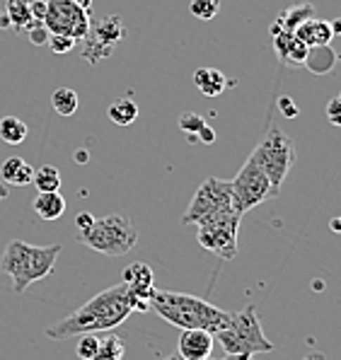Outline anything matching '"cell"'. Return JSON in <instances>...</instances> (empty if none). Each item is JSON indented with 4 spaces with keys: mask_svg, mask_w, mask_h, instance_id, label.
Masks as SVG:
<instances>
[{
    "mask_svg": "<svg viewBox=\"0 0 341 360\" xmlns=\"http://www.w3.org/2000/svg\"><path fill=\"white\" fill-rule=\"evenodd\" d=\"M213 336H216L218 343L223 346L225 356L255 358V356H259V353L274 351V343L264 336L259 314H257V309L252 307V304L242 309V312H233L230 324Z\"/></svg>",
    "mask_w": 341,
    "mask_h": 360,
    "instance_id": "277c9868",
    "label": "cell"
},
{
    "mask_svg": "<svg viewBox=\"0 0 341 360\" xmlns=\"http://www.w3.org/2000/svg\"><path fill=\"white\" fill-rule=\"evenodd\" d=\"M27 133H30V129H27V124L22 119H18V116H3V119H0V138H3L8 146H20V143H25Z\"/></svg>",
    "mask_w": 341,
    "mask_h": 360,
    "instance_id": "44dd1931",
    "label": "cell"
},
{
    "mask_svg": "<svg viewBox=\"0 0 341 360\" xmlns=\"http://www.w3.org/2000/svg\"><path fill=\"white\" fill-rule=\"evenodd\" d=\"M194 85L199 87L203 97H218L223 95L230 82L225 80V75L218 68H199L194 73Z\"/></svg>",
    "mask_w": 341,
    "mask_h": 360,
    "instance_id": "ac0fdd59",
    "label": "cell"
},
{
    "mask_svg": "<svg viewBox=\"0 0 341 360\" xmlns=\"http://www.w3.org/2000/svg\"><path fill=\"white\" fill-rule=\"evenodd\" d=\"M27 34H30V41L32 44H37V46H46V41H49V34L51 32L44 27V22H34V25L27 30Z\"/></svg>",
    "mask_w": 341,
    "mask_h": 360,
    "instance_id": "f546056e",
    "label": "cell"
},
{
    "mask_svg": "<svg viewBox=\"0 0 341 360\" xmlns=\"http://www.w3.org/2000/svg\"><path fill=\"white\" fill-rule=\"evenodd\" d=\"M276 198V191L271 189V181L264 174V169L255 162L252 158H247V162L242 165L233 181H230V203L240 215H245L247 210L257 208L259 203Z\"/></svg>",
    "mask_w": 341,
    "mask_h": 360,
    "instance_id": "ba28073f",
    "label": "cell"
},
{
    "mask_svg": "<svg viewBox=\"0 0 341 360\" xmlns=\"http://www.w3.org/2000/svg\"><path fill=\"white\" fill-rule=\"evenodd\" d=\"M121 283L129 288V297H131V307L134 312H148L150 309V300L155 288V274L148 264L136 262L131 266H126L124 276H121Z\"/></svg>",
    "mask_w": 341,
    "mask_h": 360,
    "instance_id": "7c38bea8",
    "label": "cell"
},
{
    "mask_svg": "<svg viewBox=\"0 0 341 360\" xmlns=\"http://www.w3.org/2000/svg\"><path fill=\"white\" fill-rule=\"evenodd\" d=\"M92 220H95V215L87 213V210H82V213L78 215V218H75V230H78V235H80V232H85L87 228H90Z\"/></svg>",
    "mask_w": 341,
    "mask_h": 360,
    "instance_id": "836d02e7",
    "label": "cell"
},
{
    "mask_svg": "<svg viewBox=\"0 0 341 360\" xmlns=\"http://www.w3.org/2000/svg\"><path fill=\"white\" fill-rule=\"evenodd\" d=\"M5 196H8V191H5V189H3V184H0V201H3Z\"/></svg>",
    "mask_w": 341,
    "mask_h": 360,
    "instance_id": "7bdbcfd3",
    "label": "cell"
},
{
    "mask_svg": "<svg viewBox=\"0 0 341 360\" xmlns=\"http://www.w3.org/2000/svg\"><path fill=\"white\" fill-rule=\"evenodd\" d=\"M5 15H8V20H10V27H15V30H25L27 32L32 25H34L30 0H8Z\"/></svg>",
    "mask_w": 341,
    "mask_h": 360,
    "instance_id": "ffe728a7",
    "label": "cell"
},
{
    "mask_svg": "<svg viewBox=\"0 0 341 360\" xmlns=\"http://www.w3.org/2000/svg\"><path fill=\"white\" fill-rule=\"evenodd\" d=\"M250 158L264 169V174L271 181V189L278 196L285 176H288V172L295 165V148L290 143V138L278 129H269Z\"/></svg>",
    "mask_w": 341,
    "mask_h": 360,
    "instance_id": "52a82bcc",
    "label": "cell"
},
{
    "mask_svg": "<svg viewBox=\"0 0 341 360\" xmlns=\"http://www.w3.org/2000/svg\"><path fill=\"white\" fill-rule=\"evenodd\" d=\"M0 27H10V20H8V15H5V13H0Z\"/></svg>",
    "mask_w": 341,
    "mask_h": 360,
    "instance_id": "ab89813d",
    "label": "cell"
},
{
    "mask_svg": "<svg viewBox=\"0 0 341 360\" xmlns=\"http://www.w3.org/2000/svg\"><path fill=\"white\" fill-rule=\"evenodd\" d=\"M199 141H203V143H213V141H216V133H213V129L208 124L199 131Z\"/></svg>",
    "mask_w": 341,
    "mask_h": 360,
    "instance_id": "e575fe53",
    "label": "cell"
},
{
    "mask_svg": "<svg viewBox=\"0 0 341 360\" xmlns=\"http://www.w3.org/2000/svg\"><path fill=\"white\" fill-rule=\"evenodd\" d=\"M78 104H80V99L75 95V90H70V87H56V90L51 92V107L58 116H73L78 112Z\"/></svg>",
    "mask_w": 341,
    "mask_h": 360,
    "instance_id": "7402d4cb",
    "label": "cell"
},
{
    "mask_svg": "<svg viewBox=\"0 0 341 360\" xmlns=\"http://www.w3.org/2000/svg\"><path fill=\"white\" fill-rule=\"evenodd\" d=\"M90 10L80 8L75 0H46L44 27L51 34H65L80 44L90 32Z\"/></svg>",
    "mask_w": 341,
    "mask_h": 360,
    "instance_id": "9c48e42d",
    "label": "cell"
},
{
    "mask_svg": "<svg viewBox=\"0 0 341 360\" xmlns=\"http://www.w3.org/2000/svg\"><path fill=\"white\" fill-rule=\"evenodd\" d=\"M75 39L65 37V34H49V41L46 46L51 49V53H58V56H63V53H70L75 49Z\"/></svg>",
    "mask_w": 341,
    "mask_h": 360,
    "instance_id": "83f0119b",
    "label": "cell"
},
{
    "mask_svg": "<svg viewBox=\"0 0 341 360\" xmlns=\"http://www.w3.org/2000/svg\"><path fill=\"white\" fill-rule=\"evenodd\" d=\"M100 348V334H80L78 343H75V353L80 360H92Z\"/></svg>",
    "mask_w": 341,
    "mask_h": 360,
    "instance_id": "4316f807",
    "label": "cell"
},
{
    "mask_svg": "<svg viewBox=\"0 0 341 360\" xmlns=\"http://www.w3.org/2000/svg\"><path fill=\"white\" fill-rule=\"evenodd\" d=\"M131 312H134V307H131L129 288L119 283L97 292L95 297H90L85 304H80L65 319L49 326L44 334L51 341L73 339V336L80 334H107V331L117 329L119 324H124Z\"/></svg>",
    "mask_w": 341,
    "mask_h": 360,
    "instance_id": "6da1fadb",
    "label": "cell"
},
{
    "mask_svg": "<svg viewBox=\"0 0 341 360\" xmlns=\"http://www.w3.org/2000/svg\"><path fill=\"white\" fill-rule=\"evenodd\" d=\"M80 242L107 257H124L139 242V230L126 215H104L95 218L85 232H80Z\"/></svg>",
    "mask_w": 341,
    "mask_h": 360,
    "instance_id": "5b68a950",
    "label": "cell"
},
{
    "mask_svg": "<svg viewBox=\"0 0 341 360\" xmlns=\"http://www.w3.org/2000/svg\"><path fill=\"white\" fill-rule=\"evenodd\" d=\"M0 179L10 186H27V184H32V179H34V167H32L27 160L13 155V158H8L3 165H0Z\"/></svg>",
    "mask_w": 341,
    "mask_h": 360,
    "instance_id": "2e32d148",
    "label": "cell"
},
{
    "mask_svg": "<svg viewBox=\"0 0 341 360\" xmlns=\"http://www.w3.org/2000/svg\"><path fill=\"white\" fill-rule=\"evenodd\" d=\"M302 360H324V356H322V353H307V356L305 358H302Z\"/></svg>",
    "mask_w": 341,
    "mask_h": 360,
    "instance_id": "d590c367",
    "label": "cell"
},
{
    "mask_svg": "<svg viewBox=\"0 0 341 360\" xmlns=\"http://www.w3.org/2000/svg\"><path fill=\"white\" fill-rule=\"evenodd\" d=\"M216 336L203 329H184L177 343V353L184 360H208L213 353Z\"/></svg>",
    "mask_w": 341,
    "mask_h": 360,
    "instance_id": "4fadbf2b",
    "label": "cell"
},
{
    "mask_svg": "<svg viewBox=\"0 0 341 360\" xmlns=\"http://www.w3.org/2000/svg\"><path fill=\"white\" fill-rule=\"evenodd\" d=\"M109 121H114L117 126H131L136 119H139V104L131 97H121L117 102L109 104Z\"/></svg>",
    "mask_w": 341,
    "mask_h": 360,
    "instance_id": "d6986e66",
    "label": "cell"
},
{
    "mask_svg": "<svg viewBox=\"0 0 341 360\" xmlns=\"http://www.w3.org/2000/svg\"><path fill=\"white\" fill-rule=\"evenodd\" d=\"M218 10H221L218 0H191L189 3V13L196 20H213L218 15Z\"/></svg>",
    "mask_w": 341,
    "mask_h": 360,
    "instance_id": "484cf974",
    "label": "cell"
},
{
    "mask_svg": "<svg viewBox=\"0 0 341 360\" xmlns=\"http://www.w3.org/2000/svg\"><path fill=\"white\" fill-rule=\"evenodd\" d=\"M327 119H329V124L341 126V92L327 104Z\"/></svg>",
    "mask_w": 341,
    "mask_h": 360,
    "instance_id": "4dcf8cb0",
    "label": "cell"
},
{
    "mask_svg": "<svg viewBox=\"0 0 341 360\" xmlns=\"http://www.w3.org/2000/svg\"><path fill=\"white\" fill-rule=\"evenodd\" d=\"M312 15H315V8H312V5H300V8H295V10H288V13H283V18L278 20V25H276V27H278V30H288V32H293L302 20L312 18Z\"/></svg>",
    "mask_w": 341,
    "mask_h": 360,
    "instance_id": "d4e9b609",
    "label": "cell"
},
{
    "mask_svg": "<svg viewBox=\"0 0 341 360\" xmlns=\"http://www.w3.org/2000/svg\"><path fill=\"white\" fill-rule=\"evenodd\" d=\"M150 309L169 322L177 329H203L218 334L221 329L230 324L233 312L216 307L203 297L186 295V292H172V290H155L150 300Z\"/></svg>",
    "mask_w": 341,
    "mask_h": 360,
    "instance_id": "7a4b0ae2",
    "label": "cell"
},
{
    "mask_svg": "<svg viewBox=\"0 0 341 360\" xmlns=\"http://www.w3.org/2000/svg\"><path fill=\"white\" fill-rule=\"evenodd\" d=\"M230 206H233V203H230V181L208 176L199 189H196L189 208L181 215V223L199 225L201 220L211 218V215L221 213L223 208H230Z\"/></svg>",
    "mask_w": 341,
    "mask_h": 360,
    "instance_id": "30bf717a",
    "label": "cell"
},
{
    "mask_svg": "<svg viewBox=\"0 0 341 360\" xmlns=\"http://www.w3.org/2000/svg\"><path fill=\"white\" fill-rule=\"evenodd\" d=\"M124 34H126V27L117 15L90 25L87 37L80 41L82 44V58L90 60V63H100L102 58L112 56L114 46L124 39Z\"/></svg>",
    "mask_w": 341,
    "mask_h": 360,
    "instance_id": "8fae6325",
    "label": "cell"
},
{
    "mask_svg": "<svg viewBox=\"0 0 341 360\" xmlns=\"http://www.w3.org/2000/svg\"><path fill=\"white\" fill-rule=\"evenodd\" d=\"M240 218L242 215L233 206L223 208L221 213L211 215V218L201 220L196 225V240L206 252L216 254L223 262H233L238 259V235H240Z\"/></svg>",
    "mask_w": 341,
    "mask_h": 360,
    "instance_id": "8992f818",
    "label": "cell"
},
{
    "mask_svg": "<svg viewBox=\"0 0 341 360\" xmlns=\"http://www.w3.org/2000/svg\"><path fill=\"white\" fill-rule=\"evenodd\" d=\"M124 353H126L124 339L107 331V336H100V348H97L92 360H124Z\"/></svg>",
    "mask_w": 341,
    "mask_h": 360,
    "instance_id": "603a6c76",
    "label": "cell"
},
{
    "mask_svg": "<svg viewBox=\"0 0 341 360\" xmlns=\"http://www.w3.org/2000/svg\"><path fill=\"white\" fill-rule=\"evenodd\" d=\"M75 3H78L80 8H85V10H92V0H75Z\"/></svg>",
    "mask_w": 341,
    "mask_h": 360,
    "instance_id": "8d00e7d4",
    "label": "cell"
},
{
    "mask_svg": "<svg viewBox=\"0 0 341 360\" xmlns=\"http://www.w3.org/2000/svg\"><path fill=\"white\" fill-rule=\"evenodd\" d=\"M206 126V121L201 119L199 114H194V112H186V114H181L179 116V129L184 131V133H194V136H199V131Z\"/></svg>",
    "mask_w": 341,
    "mask_h": 360,
    "instance_id": "f1b7e54d",
    "label": "cell"
},
{
    "mask_svg": "<svg viewBox=\"0 0 341 360\" xmlns=\"http://www.w3.org/2000/svg\"><path fill=\"white\" fill-rule=\"evenodd\" d=\"M32 206L41 220H58L65 213V198L60 196V191H39Z\"/></svg>",
    "mask_w": 341,
    "mask_h": 360,
    "instance_id": "e0dca14e",
    "label": "cell"
},
{
    "mask_svg": "<svg viewBox=\"0 0 341 360\" xmlns=\"http://www.w3.org/2000/svg\"><path fill=\"white\" fill-rule=\"evenodd\" d=\"M165 360H184V358H181L179 353H172V356H167V358H165ZM208 360H211V358H208Z\"/></svg>",
    "mask_w": 341,
    "mask_h": 360,
    "instance_id": "b9f144b4",
    "label": "cell"
},
{
    "mask_svg": "<svg viewBox=\"0 0 341 360\" xmlns=\"http://www.w3.org/2000/svg\"><path fill=\"white\" fill-rule=\"evenodd\" d=\"M293 34L305 44L307 49H317V46H327L329 41L334 39V30H332V22L320 20V18H307L302 20L298 27L293 30Z\"/></svg>",
    "mask_w": 341,
    "mask_h": 360,
    "instance_id": "9a60e30c",
    "label": "cell"
},
{
    "mask_svg": "<svg viewBox=\"0 0 341 360\" xmlns=\"http://www.w3.org/2000/svg\"><path fill=\"white\" fill-rule=\"evenodd\" d=\"M278 107H281V114L285 116V119H293V116H298V104H293V99H290V97L278 99Z\"/></svg>",
    "mask_w": 341,
    "mask_h": 360,
    "instance_id": "1f68e13d",
    "label": "cell"
},
{
    "mask_svg": "<svg viewBox=\"0 0 341 360\" xmlns=\"http://www.w3.org/2000/svg\"><path fill=\"white\" fill-rule=\"evenodd\" d=\"M32 184L37 191H58L60 189V172L53 165H41L39 169L34 167V179Z\"/></svg>",
    "mask_w": 341,
    "mask_h": 360,
    "instance_id": "cb8c5ba5",
    "label": "cell"
},
{
    "mask_svg": "<svg viewBox=\"0 0 341 360\" xmlns=\"http://www.w3.org/2000/svg\"><path fill=\"white\" fill-rule=\"evenodd\" d=\"M75 160H78V162H87V153H85V150L75 153Z\"/></svg>",
    "mask_w": 341,
    "mask_h": 360,
    "instance_id": "74e56055",
    "label": "cell"
},
{
    "mask_svg": "<svg viewBox=\"0 0 341 360\" xmlns=\"http://www.w3.org/2000/svg\"><path fill=\"white\" fill-rule=\"evenodd\" d=\"M274 49H276L278 58L285 65H302L310 56V49L300 41L293 32L288 30H278L274 27Z\"/></svg>",
    "mask_w": 341,
    "mask_h": 360,
    "instance_id": "5bb4252c",
    "label": "cell"
},
{
    "mask_svg": "<svg viewBox=\"0 0 341 360\" xmlns=\"http://www.w3.org/2000/svg\"><path fill=\"white\" fill-rule=\"evenodd\" d=\"M60 245H30V242L13 240L8 242L0 259V269L13 281L15 295H22L32 283L46 278L56 266V259L60 257Z\"/></svg>",
    "mask_w": 341,
    "mask_h": 360,
    "instance_id": "3957f363",
    "label": "cell"
},
{
    "mask_svg": "<svg viewBox=\"0 0 341 360\" xmlns=\"http://www.w3.org/2000/svg\"><path fill=\"white\" fill-rule=\"evenodd\" d=\"M32 8V18L34 22H44V15H46V0H30Z\"/></svg>",
    "mask_w": 341,
    "mask_h": 360,
    "instance_id": "d6a6232c",
    "label": "cell"
},
{
    "mask_svg": "<svg viewBox=\"0 0 341 360\" xmlns=\"http://www.w3.org/2000/svg\"><path fill=\"white\" fill-rule=\"evenodd\" d=\"M223 360H255V358H250V356H225Z\"/></svg>",
    "mask_w": 341,
    "mask_h": 360,
    "instance_id": "f35d334b",
    "label": "cell"
},
{
    "mask_svg": "<svg viewBox=\"0 0 341 360\" xmlns=\"http://www.w3.org/2000/svg\"><path fill=\"white\" fill-rule=\"evenodd\" d=\"M332 30H334V34H341V20L339 22H332Z\"/></svg>",
    "mask_w": 341,
    "mask_h": 360,
    "instance_id": "60d3db41",
    "label": "cell"
}]
</instances>
